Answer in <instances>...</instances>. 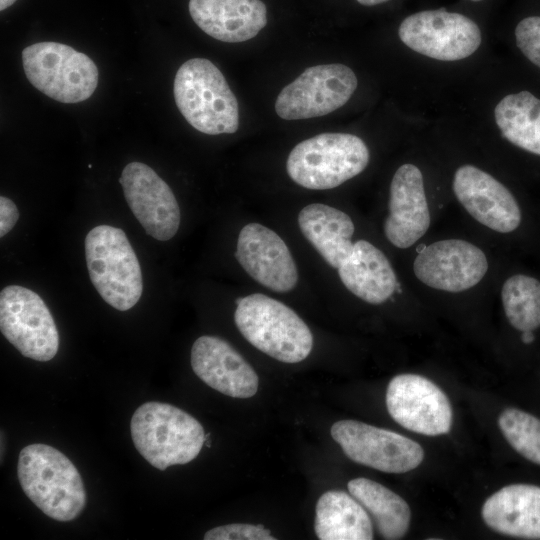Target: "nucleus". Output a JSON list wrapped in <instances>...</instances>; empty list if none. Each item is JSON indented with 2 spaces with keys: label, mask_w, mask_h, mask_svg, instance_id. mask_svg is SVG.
Listing matches in <instances>:
<instances>
[{
  "label": "nucleus",
  "mask_w": 540,
  "mask_h": 540,
  "mask_svg": "<svg viewBox=\"0 0 540 540\" xmlns=\"http://www.w3.org/2000/svg\"><path fill=\"white\" fill-rule=\"evenodd\" d=\"M17 473L26 496L50 518L71 521L83 511L86 492L81 475L56 448L40 443L24 447Z\"/></svg>",
  "instance_id": "f257e3e1"
},
{
  "label": "nucleus",
  "mask_w": 540,
  "mask_h": 540,
  "mask_svg": "<svg viewBox=\"0 0 540 540\" xmlns=\"http://www.w3.org/2000/svg\"><path fill=\"white\" fill-rule=\"evenodd\" d=\"M175 103L196 130L208 135L232 134L239 127V106L224 75L208 59L192 58L176 72Z\"/></svg>",
  "instance_id": "f03ea898"
},
{
  "label": "nucleus",
  "mask_w": 540,
  "mask_h": 540,
  "mask_svg": "<svg viewBox=\"0 0 540 540\" xmlns=\"http://www.w3.org/2000/svg\"><path fill=\"white\" fill-rule=\"evenodd\" d=\"M130 430L137 451L159 470L192 461L205 443L204 429L193 416L163 402L139 406Z\"/></svg>",
  "instance_id": "7ed1b4c3"
},
{
  "label": "nucleus",
  "mask_w": 540,
  "mask_h": 540,
  "mask_svg": "<svg viewBox=\"0 0 540 540\" xmlns=\"http://www.w3.org/2000/svg\"><path fill=\"white\" fill-rule=\"evenodd\" d=\"M236 305L235 324L255 348L284 363H298L308 357L312 333L290 307L260 293L238 298Z\"/></svg>",
  "instance_id": "20e7f679"
},
{
  "label": "nucleus",
  "mask_w": 540,
  "mask_h": 540,
  "mask_svg": "<svg viewBox=\"0 0 540 540\" xmlns=\"http://www.w3.org/2000/svg\"><path fill=\"white\" fill-rule=\"evenodd\" d=\"M90 280L102 299L119 311L131 309L143 292L141 267L123 230L99 225L85 238Z\"/></svg>",
  "instance_id": "39448f33"
},
{
  "label": "nucleus",
  "mask_w": 540,
  "mask_h": 540,
  "mask_svg": "<svg viewBox=\"0 0 540 540\" xmlns=\"http://www.w3.org/2000/svg\"><path fill=\"white\" fill-rule=\"evenodd\" d=\"M368 162V147L358 136L322 133L298 143L291 150L286 170L298 185L325 190L357 176Z\"/></svg>",
  "instance_id": "423d86ee"
},
{
  "label": "nucleus",
  "mask_w": 540,
  "mask_h": 540,
  "mask_svg": "<svg viewBox=\"0 0 540 540\" xmlns=\"http://www.w3.org/2000/svg\"><path fill=\"white\" fill-rule=\"evenodd\" d=\"M29 82L49 98L78 103L90 98L98 85V68L86 54L57 42H39L22 51Z\"/></svg>",
  "instance_id": "0eeeda50"
},
{
  "label": "nucleus",
  "mask_w": 540,
  "mask_h": 540,
  "mask_svg": "<svg viewBox=\"0 0 540 540\" xmlns=\"http://www.w3.org/2000/svg\"><path fill=\"white\" fill-rule=\"evenodd\" d=\"M0 330L24 357L46 362L58 352L59 334L50 310L26 287L10 285L1 290Z\"/></svg>",
  "instance_id": "6e6552de"
},
{
  "label": "nucleus",
  "mask_w": 540,
  "mask_h": 540,
  "mask_svg": "<svg viewBox=\"0 0 540 540\" xmlns=\"http://www.w3.org/2000/svg\"><path fill=\"white\" fill-rule=\"evenodd\" d=\"M357 85L355 73L346 65L308 67L281 90L275 111L284 120L324 116L345 105Z\"/></svg>",
  "instance_id": "1a4fd4ad"
},
{
  "label": "nucleus",
  "mask_w": 540,
  "mask_h": 540,
  "mask_svg": "<svg viewBox=\"0 0 540 540\" xmlns=\"http://www.w3.org/2000/svg\"><path fill=\"white\" fill-rule=\"evenodd\" d=\"M398 35L410 49L441 61L467 58L481 43L480 29L473 20L445 9L421 11L406 17Z\"/></svg>",
  "instance_id": "9d476101"
},
{
  "label": "nucleus",
  "mask_w": 540,
  "mask_h": 540,
  "mask_svg": "<svg viewBox=\"0 0 540 540\" xmlns=\"http://www.w3.org/2000/svg\"><path fill=\"white\" fill-rule=\"evenodd\" d=\"M330 433L349 459L382 472L405 473L424 459V450L416 441L360 421H337Z\"/></svg>",
  "instance_id": "9b49d317"
},
{
  "label": "nucleus",
  "mask_w": 540,
  "mask_h": 540,
  "mask_svg": "<svg viewBox=\"0 0 540 540\" xmlns=\"http://www.w3.org/2000/svg\"><path fill=\"white\" fill-rule=\"evenodd\" d=\"M386 407L395 422L418 434L443 435L452 426L453 411L446 394L417 374L392 378L386 391Z\"/></svg>",
  "instance_id": "f8f14e48"
},
{
  "label": "nucleus",
  "mask_w": 540,
  "mask_h": 540,
  "mask_svg": "<svg viewBox=\"0 0 540 540\" xmlns=\"http://www.w3.org/2000/svg\"><path fill=\"white\" fill-rule=\"evenodd\" d=\"M124 197L145 232L159 241L175 236L180 209L169 185L142 162L127 164L119 178Z\"/></svg>",
  "instance_id": "ddd939ff"
},
{
  "label": "nucleus",
  "mask_w": 540,
  "mask_h": 540,
  "mask_svg": "<svg viewBox=\"0 0 540 540\" xmlns=\"http://www.w3.org/2000/svg\"><path fill=\"white\" fill-rule=\"evenodd\" d=\"M416 277L427 286L461 292L478 284L488 269L484 252L460 239H447L425 246L414 260Z\"/></svg>",
  "instance_id": "4468645a"
},
{
  "label": "nucleus",
  "mask_w": 540,
  "mask_h": 540,
  "mask_svg": "<svg viewBox=\"0 0 540 540\" xmlns=\"http://www.w3.org/2000/svg\"><path fill=\"white\" fill-rule=\"evenodd\" d=\"M235 256L250 277L274 292H289L298 281V270L286 243L259 223L241 229Z\"/></svg>",
  "instance_id": "2eb2a0df"
},
{
  "label": "nucleus",
  "mask_w": 540,
  "mask_h": 540,
  "mask_svg": "<svg viewBox=\"0 0 540 540\" xmlns=\"http://www.w3.org/2000/svg\"><path fill=\"white\" fill-rule=\"evenodd\" d=\"M453 190L465 210L486 227L509 233L519 226L521 211L516 199L487 172L472 165L459 167Z\"/></svg>",
  "instance_id": "dca6fc26"
},
{
  "label": "nucleus",
  "mask_w": 540,
  "mask_h": 540,
  "mask_svg": "<svg viewBox=\"0 0 540 540\" xmlns=\"http://www.w3.org/2000/svg\"><path fill=\"white\" fill-rule=\"evenodd\" d=\"M190 362L196 376L224 395L245 399L258 390L259 378L254 369L219 337H199L191 348Z\"/></svg>",
  "instance_id": "f3484780"
},
{
  "label": "nucleus",
  "mask_w": 540,
  "mask_h": 540,
  "mask_svg": "<svg viewBox=\"0 0 540 540\" xmlns=\"http://www.w3.org/2000/svg\"><path fill=\"white\" fill-rule=\"evenodd\" d=\"M389 215L384 223L387 239L398 248H408L428 230L430 212L423 176L413 164H404L395 172L389 195Z\"/></svg>",
  "instance_id": "a211bd4d"
},
{
  "label": "nucleus",
  "mask_w": 540,
  "mask_h": 540,
  "mask_svg": "<svg viewBox=\"0 0 540 540\" xmlns=\"http://www.w3.org/2000/svg\"><path fill=\"white\" fill-rule=\"evenodd\" d=\"M188 9L202 31L227 43L250 40L267 24L261 0H190Z\"/></svg>",
  "instance_id": "6ab92c4d"
},
{
  "label": "nucleus",
  "mask_w": 540,
  "mask_h": 540,
  "mask_svg": "<svg viewBox=\"0 0 540 540\" xmlns=\"http://www.w3.org/2000/svg\"><path fill=\"white\" fill-rule=\"evenodd\" d=\"M481 516L497 533L540 539V487L511 484L499 489L484 502Z\"/></svg>",
  "instance_id": "aec40b11"
},
{
  "label": "nucleus",
  "mask_w": 540,
  "mask_h": 540,
  "mask_svg": "<svg viewBox=\"0 0 540 540\" xmlns=\"http://www.w3.org/2000/svg\"><path fill=\"white\" fill-rule=\"evenodd\" d=\"M344 286L363 301L378 305L395 291L397 279L385 254L366 240L354 243L338 268Z\"/></svg>",
  "instance_id": "412c9836"
},
{
  "label": "nucleus",
  "mask_w": 540,
  "mask_h": 540,
  "mask_svg": "<svg viewBox=\"0 0 540 540\" xmlns=\"http://www.w3.org/2000/svg\"><path fill=\"white\" fill-rule=\"evenodd\" d=\"M304 237L332 267L339 268L351 254L354 224L343 211L321 203L305 206L298 215Z\"/></svg>",
  "instance_id": "4be33fe9"
},
{
  "label": "nucleus",
  "mask_w": 540,
  "mask_h": 540,
  "mask_svg": "<svg viewBox=\"0 0 540 540\" xmlns=\"http://www.w3.org/2000/svg\"><path fill=\"white\" fill-rule=\"evenodd\" d=\"M314 530L320 540L373 539L368 512L352 495L340 490H329L318 499Z\"/></svg>",
  "instance_id": "5701e85b"
},
{
  "label": "nucleus",
  "mask_w": 540,
  "mask_h": 540,
  "mask_svg": "<svg viewBox=\"0 0 540 540\" xmlns=\"http://www.w3.org/2000/svg\"><path fill=\"white\" fill-rule=\"evenodd\" d=\"M348 490L371 515L384 539H401L407 533L411 510L401 496L382 484L363 477L350 480Z\"/></svg>",
  "instance_id": "b1692460"
},
{
  "label": "nucleus",
  "mask_w": 540,
  "mask_h": 540,
  "mask_svg": "<svg viewBox=\"0 0 540 540\" xmlns=\"http://www.w3.org/2000/svg\"><path fill=\"white\" fill-rule=\"evenodd\" d=\"M494 115L505 139L540 155V99L528 91L506 95L496 105Z\"/></svg>",
  "instance_id": "393cba45"
},
{
  "label": "nucleus",
  "mask_w": 540,
  "mask_h": 540,
  "mask_svg": "<svg viewBox=\"0 0 540 540\" xmlns=\"http://www.w3.org/2000/svg\"><path fill=\"white\" fill-rule=\"evenodd\" d=\"M502 304L509 323L519 331L540 326V281L527 275H514L502 286Z\"/></svg>",
  "instance_id": "a878e982"
},
{
  "label": "nucleus",
  "mask_w": 540,
  "mask_h": 540,
  "mask_svg": "<svg viewBox=\"0 0 540 540\" xmlns=\"http://www.w3.org/2000/svg\"><path fill=\"white\" fill-rule=\"evenodd\" d=\"M499 428L511 447L527 460L540 465V419L516 408L498 417Z\"/></svg>",
  "instance_id": "bb28decb"
},
{
  "label": "nucleus",
  "mask_w": 540,
  "mask_h": 540,
  "mask_svg": "<svg viewBox=\"0 0 540 540\" xmlns=\"http://www.w3.org/2000/svg\"><path fill=\"white\" fill-rule=\"evenodd\" d=\"M205 540H275L263 525L233 523L210 529Z\"/></svg>",
  "instance_id": "cd10ccee"
},
{
  "label": "nucleus",
  "mask_w": 540,
  "mask_h": 540,
  "mask_svg": "<svg viewBox=\"0 0 540 540\" xmlns=\"http://www.w3.org/2000/svg\"><path fill=\"white\" fill-rule=\"evenodd\" d=\"M518 48L540 68V17L531 16L521 20L515 29Z\"/></svg>",
  "instance_id": "c85d7f7f"
},
{
  "label": "nucleus",
  "mask_w": 540,
  "mask_h": 540,
  "mask_svg": "<svg viewBox=\"0 0 540 540\" xmlns=\"http://www.w3.org/2000/svg\"><path fill=\"white\" fill-rule=\"evenodd\" d=\"M19 219V211L15 203L5 197H0V237H4L15 226Z\"/></svg>",
  "instance_id": "c756f323"
},
{
  "label": "nucleus",
  "mask_w": 540,
  "mask_h": 540,
  "mask_svg": "<svg viewBox=\"0 0 540 540\" xmlns=\"http://www.w3.org/2000/svg\"><path fill=\"white\" fill-rule=\"evenodd\" d=\"M521 340L525 344H530L534 340V334L532 331H523L521 335Z\"/></svg>",
  "instance_id": "7c9ffc66"
},
{
  "label": "nucleus",
  "mask_w": 540,
  "mask_h": 540,
  "mask_svg": "<svg viewBox=\"0 0 540 540\" xmlns=\"http://www.w3.org/2000/svg\"><path fill=\"white\" fill-rule=\"evenodd\" d=\"M356 1L365 6H373V5L387 2L389 0H356Z\"/></svg>",
  "instance_id": "2f4dec72"
},
{
  "label": "nucleus",
  "mask_w": 540,
  "mask_h": 540,
  "mask_svg": "<svg viewBox=\"0 0 540 540\" xmlns=\"http://www.w3.org/2000/svg\"><path fill=\"white\" fill-rule=\"evenodd\" d=\"M16 0H0V10L3 11L4 9L11 6Z\"/></svg>",
  "instance_id": "473e14b6"
},
{
  "label": "nucleus",
  "mask_w": 540,
  "mask_h": 540,
  "mask_svg": "<svg viewBox=\"0 0 540 540\" xmlns=\"http://www.w3.org/2000/svg\"><path fill=\"white\" fill-rule=\"evenodd\" d=\"M471 1H475V2H478V1H481V0H471Z\"/></svg>",
  "instance_id": "72a5a7b5"
}]
</instances>
